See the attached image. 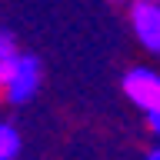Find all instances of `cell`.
Returning a JSON list of instances; mask_svg holds the SVG:
<instances>
[{
  "label": "cell",
  "instance_id": "cell-7",
  "mask_svg": "<svg viewBox=\"0 0 160 160\" xmlns=\"http://www.w3.org/2000/svg\"><path fill=\"white\" fill-rule=\"evenodd\" d=\"M153 3H157V0H153Z\"/></svg>",
  "mask_w": 160,
  "mask_h": 160
},
{
  "label": "cell",
  "instance_id": "cell-6",
  "mask_svg": "<svg viewBox=\"0 0 160 160\" xmlns=\"http://www.w3.org/2000/svg\"><path fill=\"white\" fill-rule=\"evenodd\" d=\"M147 160H160V153H157V150H150V153H147Z\"/></svg>",
  "mask_w": 160,
  "mask_h": 160
},
{
  "label": "cell",
  "instance_id": "cell-3",
  "mask_svg": "<svg viewBox=\"0 0 160 160\" xmlns=\"http://www.w3.org/2000/svg\"><path fill=\"white\" fill-rule=\"evenodd\" d=\"M130 20H133V33L150 53L160 50V7L153 0H133L130 7Z\"/></svg>",
  "mask_w": 160,
  "mask_h": 160
},
{
  "label": "cell",
  "instance_id": "cell-4",
  "mask_svg": "<svg viewBox=\"0 0 160 160\" xmlns=\"http://www.w3.org/2000/svg\"><path fill=\"white\" fill-rule=\"evenodd\" d=\"M20 153V133L10 123H0V160H17Z\"/></svg>",
  "mask_w": 160,
  "mask_h": 160
},
{
  "label": "cell",
  "instance_id": "cell-5",
  "mask_svg": "<svg viewBox=\"0 0 160 160\" xmlns=\"http://www.w3.org/2000/svg\"><path fill=\"white\" fill-rule=\"evenodd\" d=\"M13 57H17V43H13V37L7 30H0V80H3L7 67L13 63Z\"/></svg>",
  "mask_w": 160,
  "mask_h": 160
},
{
  "label": "cell",
  "instance_id": "cell-2",
  "mask_svg": "<svg viewBox=\"0 0 160 160\" xmlns=\"http://www.w3.org/2000/svg\"><path fill=\"white\" fill-rule=\"evenodd\" d=\"M123 93H127L130 103L140 107L143 113L160 110V77H157V70H150V67H133L127 77H123Z\"/></svg>",
  "mask_w": 160,
  "mask_h": 160
},
{
  "label": "cell",
  "instance_id": "cell-1",
  "mask_svg": "<svg viewBox=\"0 0 160 160\" xmlns=\"http://www.w3.org/2000/svg\"><path fill=\"white\" fill-rule=\"evenodd\" d=\"M40 87V60L30 57V53H17L13 63L7 67L3 80H0V90L10 103H27Z\"/></svg>",
  "mask_w": 160,
  "mask_h": 160
}]
</instances>
